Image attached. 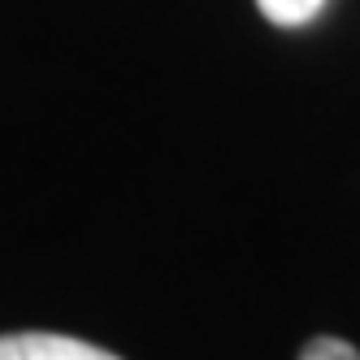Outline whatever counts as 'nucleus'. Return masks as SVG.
I'll use <instances>...</instances> for the list:
<instances>
[{
	"instance_id": "obj_1",
	"label": "nucleus",
	"mask_w": 360,
	"mask_h": 360,
	"mask_svg": "<svg viewBox=\"0 0 360 360\" xmlns=\"http://www.w3.org/2000/svg\"><path fill=\"white\" fill-rule=\"evenodd\" d=\"M0 360H122V356L70 339V334L27 330V334H0Z\"/></svg>"
},
{
	"instance_id": "obj_2",
	"label": "nucleus",
	"mask_w": 360,
	"mask_h": 360,
	"mask_svg": "<svg viewBox=\"0 0 360 360\" xmlns=\"http://www.w3.org/2000/svg\"><path fill=\"white\" fill-rule=\"evenodd\" d=\"M256 9H261L274 27H308V22L326 9V0H256Z\"/></svg>"
},
{
	"instance_id": "obj_3",
	"label": "nucleus",
	"mask_w": 360,
	"mask_h": 360,
	"mask_svg": "<svg viewBox=\"0 0 360 360\" xmlns=\"http://www.w3.org/2000/svg\"><path fill=\"white\" fill-rule=\"evenodd\" d=\"M300 360H360V352L343 339H313L300 352Z\"/></svg>"
}]
</instances>
